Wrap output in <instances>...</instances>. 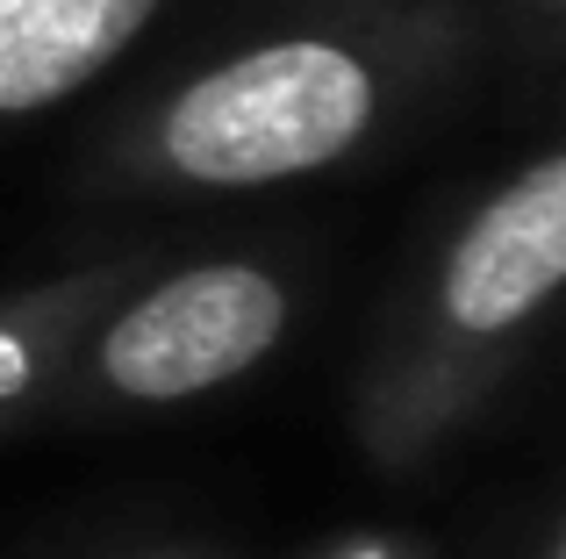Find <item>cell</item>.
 <instances>
[{
	"label": "cell",
	"instance_id": "cell-1",
	"mask_svg": "<svg viewBox=\"0 0 566 559\" xmlns=\"http://www.w3.org/2000/svg\"><path fill=\"white\" fill-rule=\"evenodd\" d=\"M566 287V158L516 166L438 252L409 323L366 380V445L387 466H416L488 388L502 359L538 330Z\"/></svg>",
	"mask_w": 566,
	"mask_h": 559
},
{
	"label": "cell",
	"instance_id": "cell-2",
	"mask_svg": "<svg viewBox=\"0 0 566 559\" xmlns=\"http://www.w3.org/2000/svg\"><path fill=\"white\" fill-rule=\"evenodd\" d=\"M387 115V72L359 36H265L193 72L137 129V166L180 187H280L352 158Z\"/></svg>",
	"mask_w": 566,
	"mask_h": 559
},
{
	"label": "cell",
	"instance_id": "cell-3",
	"mask_svg": "<svg viewBox=\"0 0 566 559\" xmlns=\"http://www.w3.org/2000/svg\"><path fill=\"white\" fill-rule=\"evenodd\" d=\"M294 323V294L273 266L251 259H201L166 280H151L129 302H108V316L86 330V380L115 402H193L222 380L251 373L265 351H280Z\"/></svg>",
	"mask_w": 566,
	"mask_h": 559
},
{
	"label": "cell",
	"instance_id": "cell-4",
	"mask_svg": "<svg viewBox=\"0 0 566 559\" xmlns=\"http://www.w3.org/2000/svg\"><path fill=\"white\" fill-rule=\"evenodd\" d=\"M166 0H22L0 29V123L43 115L94 86Z\"/></svg>",
	"mask_w": 566,
	"mask_h": 559
},
{
	"label": "cell",
	"instance_id": "cell-5",
	"mask_svg": "<svg viewBox=\"0 0 566 559\" xmlns=\"http://www.w3.org/2000/svg\"><path fill=\"white\" fill-rule=\"evenodd\" d=\"M115 287H123V273L94 266V273H72V280H51L36 294L0 302V416L29 409L65 373L72 351L86 345V330L108 316Z\"/></svg>",
	"mask_w": 566,
	"mask_h": 559
},
{
	"label": "cell",
	"instance_id": "cell-6",
	"mask_svg": "<svg viewBox=\"0 0 566 559\" xmlns=\"http://www.w3.org/2000/svg\"><path fill=\"white\" fill-rule=\"evenodd\" d=\"M323 559H416V552L395 546V538H345V546H331Z\"/></svg>",
	"mask_w": 566,
	"mask_h": 559
},
{
	"label": "cell",
	"instance_id": "cell-7",
	"mask_svg": "<svg viewBox=\"0 0 566 559\" xmlns=\"http://www.w3.org/2000/svg\"><path fill=\"white\" fill-rule=\"evenodd\" d=\"M538 559H566V538H559V524L545 531V552H538Z\"/></svg>",
	"mask_w": 566,
	"mask_h": 559
},
{
	"label": "cell",
	"instance_id": "cell-8",
	"mask_svg": "<svg viewBox=\"0 0 566 559\" xmlns=\"http://www.w3.org/2000/svg\"><path fill=\"white\" fill-rule=\"evenodd\" d=\"M14 8H22V0H0V29H8V22H14Z\"/></svg>",
	"mask_w": 566,
	"mask_h": 559
},
{
	"label": "cell",
	"instance_id": "cell-9",
	"mask_svg": "<svg viewBox=\"0 0 566 559\" xmlns=\"http://www.w3.org/2000/svg\"><path fill=\"white\" fill-rule=\"evenodd\" d=\"M531 8H545V14H553V8H559V0H531Z\"/></svg>",
	"mask_w": 566,
	"mask_h": 559
},
{
	"label": "cell",
	"instance_id": "cell-10",
	"mask_svg": "<svg viewBox=\"0 0 566 559\" xmlns=\"http://www.w3.org/2000/svg\"><path fill=\"white\" fill-rule=\"evenodd\" d=\"M151 559H180V552H151Z\"/></svg>",
	"mask_w": 566,
	"mask_h": 559
}]
</instances>
